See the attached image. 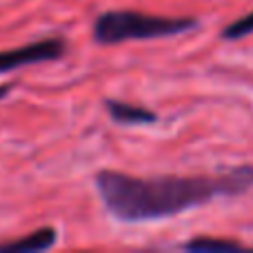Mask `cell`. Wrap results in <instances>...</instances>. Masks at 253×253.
<instances>
[{
    "label": "cell",
    "mask_w": 253,
    "mask_h": 253,
    "mask_svg": "<svg viewBox=\"0 0 253 253\" xmlns=\"http://www.w3.org/2000/svg\"><path fill=\"white\" fill-rule=\"evenodd\" d=\"M253 184V169L231 171L222 178H133L120 171H100L96 187L109 213L125 222H147L182 213L211 202L218 196H233Z\"/></svg>",
    "instance_id": "1"
},
{
    "label": "cell",
    "mask_w": 253,
    "mask_h": 253,
    "mask_svg": "<svg viewBox=\"0 0 253 253\" xmlns=\"http://www.w3.org/2000/svg\"><path fill=\"white\" fill-rule=\"evenodd\" d=\"M196 27L193 18H169V16H153L142 11H105L98 16L93 25V38L102 44H116L125 40H147V38H165L189 31Z\"/></svg>",
    "instance_id": "2"
},
{
    "label": "cell",
    "mask_w": 253,
    "mask_h": 253,
    "mask_svg": "<svg viewBox=\"0 0 253 253\" xmlns=\"http://www.w3.org/2000/svg\"><path fill=\"white\" fill-rule=\"evenodd\" d=\"M62 51H65V44L58 38H47V40L25 44V47L7 49V51H0V74L18 69V67H25V65L56 60V58L62 56Z\"/></svg>",
    "instance_id": "3"
},
{
    "label": "cell",
    "mask_w": 253,
    "mask_h": 253,
    "mask_svg": "<svg viewBox=\"0 0 253 253\" xmlns=\"http://www.w3.org/2000/svg\"><path fill=\"white\" fill-rule=\"evenodd\" d=\"M56 245V231L51 227L38 229V231L29 233V236L20 238V240L7 242V245H0L2 253H36V251H44L49 247Z\"/></svg>",
    "instance_id": "4"
},
{
    "label": "cell",
    "mask_w": 253,
    "mask_h": 253,
    "mask_svg": "<svg viewBox=\"0 0 253 253\" xmlns=\"http://www.w3.org/2000/svg\"><path fill=\"white\" fill-rule=\"evenodd\" d=\"M107 111L109 116L116 120V123L123 125H144V123H153L156 120V114L149 109H142V107L129 105V102L123 100H107Z\"/></svg>",
    "instance_id": "5"
},
{
    "label": "cell",
    "mask_w": 253,
    "mask_h": 253,
    "mask_svg": "<svg viewBox=\"0 0 253 253\" xmlns=\"http://www.w3.org/2000/svg\"><path fill=\"white\" fill-rule=\"evenodd\" d=\"M184 249L189 251H200V253H211V251H240L242 247L231 240H218V238H196V240L187 242Z\"/></svg>",
    "instance_id": "6"
},
{
    "label": "cell",
    "mask_w": 253,
    "mask_h": 253,
    "mask_svg": "<svg viewBox=\"0 0 253 253\" xmlns=\"http://www.w3.org/2000/svg\"><path fill=\"white\" fill-rule=\"evenodd\" d=\"M253 31V11L247 13L245 18H238L236 22H231V25L227 27V29L222 31V36L227 40H238V38H245V36H249Z\"/></svg>",
    "instance_id": "7"
},
{
    "label": "cell",
    "mask_w": 253,
    "mask_h": 253,
    "mask_svg": "<svg viewBox=\"0 0 253 253\" xmlns=\"http://www.w3.org/2000/svg\"><path fill=\"white\" fill-rule=\"evenodd\" d=\"M9 89H11V87H9V84H2V87H0V98H4V96H7V91H9Z\"/></svg>",
    "instance_id": "8"
}]
</instances>
